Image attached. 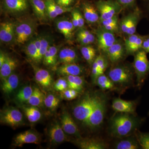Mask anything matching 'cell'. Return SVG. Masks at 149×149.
Masks as SVG:
<instances>
[{
  "instance_id": "cell-1",
  "label": "cell",
  "mask_w": 149,
  "mask_h": 149,
  "mask_svg": "<svg viewBox=\"0 0 149 149\" xmlns=\"http://www.w3.org/2000/svg\"><path fill=\"white\" fill-rule=\"evenodd\" d=\"M141 122L135 115L117 113L111 119V134L120 139L131 136L137 131Z\"/></svg>"
},
{
  "instance_id": "cell-2",
  "label": "cell",
  "mask_w": 149,
  "mask_h": 149,
  "mask_svg": "<svg viewBox=\"0 0 149 149\" xmlns=\"http://www.w3.org/2000/svg\"><path fill=\"white\" fill-rule=\"evenodd\" d=\"M107 100L103 95H96L95 102L91 114L85 123L90 128H98L103 122L106 109Z\"/></svg>"
},
{
  "instance_id": "cell-3",
  "label": "cell",
  "mask_w": 149,
  "mask_h": 149,
  "mask_svg": "<svg viewBox=\"0 0 149 149\" xmlns=\"http://www.w3.org/2000/svg\"><path fill=\"white\" fill-rule=\"evenodd\" d=\"M107 76L115 86L119 87H128L133 82V70L127 65H120L113 68L109 71Z\"/></svg>"
},
{
  "instance_id": "cell-4",
  "label": "cell",
  "mask_w": 149,
  "mask_h": 149,
  "mask_svg": "<svg viewBox=\"0 0 149 149\" xmlns=\"http://www.w3.org/2000/svg\"><path fill=\"white\" fill-rule=\"evenodd\" d=\"M133 68L137 77V85L141 87L149 74V61L147 53L141 49L134 56Z\"/></svg>"
},
{
  "instance_id": "cell-5",
  "label": "cell",
  "mask_w": 149,
  "mask_h": 149,
  "mask_svg": "<svg viewBox=\"0 0 149 149\" xmlns=\"http://www.w3.org/2000/svg\"><path fill=\"white\" fill-rule=\"evenodd\" d=\"M96 95L87 94L73 108L72 113L74 117L85 124L91 114L95 102Z\"/></svg>"
},
{
  "instance_id": "cell-6",
  "label": "cell",
  "mask_w": 149,
  "mask_h": 149,
  "mask_svg": "<svg viewBox=\"0 0 149 149\" xmlns=\"http://www.w3.org/2000/svg\"><path fill=\"white\" fill-rule=\"evenodd\" d=\"M96 7L100 15V21L108 19L117 15L121 9L118 2L111 1L100 0L96 3Z\"/></svg>"
},
{
  "instance_id": "cell-7",
  "label": "cell",
  "mask_w": 149,
  "mask_h": 149,
  "mask_svg": "<svg viewBox=\"0 0 149 149\" xmlns=\"http://www.w3.org/2000/svg\"><path fill=\"white\" fill-rule=\"evenodd\" d=\"M34 24L29 21H23L15 25V40L16 42L23 45L30 40L35 32Z\"/></svg>"
},
{
  "instance_id": "cell-8",
  "label": "cell",
  "mask_w": 149,
  "mask_h": 149,
  "mask_svg": "<svg viewBox=\"0 0 149 149\" xmlns=\"http://www.w3.org/2000/svg\"><path fill=\"white\" fill-rule=\"evenodd\" d=\"M23 121L22 113L15 108H8L1 113V122L3 124L15 127L21 125Z\"/></svg>"
},
{
  "instance_id": "cell-9",
  "label": "cell",
  "mask_w": 149,
  "mask_h": 149,
  "mask_svg": "<svg viewBox=\"0 0 149 149\" xmlns=\"http://www.w3.org/2000/svg\"><path fill=\"white\" fill-rule=\"evenodd\" d=\"M99 49L105 52L108 49L116 42L114 33L108 31L103 27L97 30L96 33Z\"/></svg>"
},
{
  "instance_id": "cell-10",
  "label": "cell",
  "mask_w": 149,
  "mask_h": 149,
  "mask_svg": "<svg viewBox=\"0 0 149 149\" xmlns=\"http://www.w3.org/2000/svg\"><path fill=\"white\" fill-rule=\"evenodd\" d=\"M136 105L137 104L134 101L125 100L117 98L113 101L112 107L117 113L135 115Z\"/></svg>"
},
{
  "instance_id": "cell-11",
  "label": "cell",
  "mask_w": 149,
  "mask_h": 149,
  "mask_svg": "<svg viewBox=\"0 0 149 149\" xmlns=\"http://www.w3.org/2000/svg\"><path fill=\"white\" fill-rule=\"evenodd\" d=\"M61 121V125L65 133L80 138L78 127L69 113L64 111L62 115Z\"/></svg>"
},
{
  "instance_id": "cell-12",
  "label": "cell",
  "mask_w": 149,
  "mask_h": 149,
  "mask_svg": "<svg viewBox=\"0 0 149 149\" xmlns=\"http://www.w3.org/2000/svg\"><path fill=\"white\" fill-rule=\"evenodd\" d=\"M40 141V138L37 133L32 130H27L16 136L13 141V145L15 146L20 147L24 144H39Z\"/></svg>"
},
{
  "instance_id": "cell-13",
  "label": "cell",
  "mask_w": 149,
  "mask_h": 149,
  "mask_svg": "<svg viewBox=\"0 0 149 149\" xmlns=\"http://www.w3.org/2000/svg\"><path fill=\"white\" fill-rule=\"evenodd\" d=\"M56 26L58 30L68 40L72 39L75 27L72 20L67 18L57 19L56 20Z\"/></svg>"
},
{
  "instance_id": "cell-14",
  "label": "cell",
  "mask_w": 149,
  "mask_h": 149,
  "mask_svg": "<svg viewBox=\"0 0 149 149\" xmlns=\"http://www.w3.org/2000/svg\"><path fill=\"white\" fill-rule=\"evenodd\" d=\"M46 12L48 18L54 19L57 17L72 10L71 7L65 8L59 5L54 0H45Z\"/></svg>"
},
{
  "instance_id": "cell-15",
  "label": "cell",
  "mask_w": 149,
  "mask_h": 149,
  "mask_svg": "<svg viewBox=\"0 0 149 149\" xmlns=\"http://www.w3.org/2000/svg\"><path fill=\"white\" fill-rule=\"evenodd\" d=\"M15 39V24L10 22H4L0 24V40L10 43Z\"/></svg>"
},
{
  "instance_id": "cell-16",
  "label": "cell",
  "mask_w": 149,
  "mask_h": 149,
  "mask_svg": "<svg viewBox=\"0 0 149 149\" xmlns=\"http://www.w3.org/2000/svg\"><path fill=\"white\" fill-rule=\"evenodd\" d=\"M61 125L58 122L54 123L49 130V138L50 141L53 143H61L66 141V136Z\"/></svg>"
},
{
  "instance_id": "cell-17",
  "label": "cell",
  "mask_w": 149,
  "mask_h": 149,
  "mask_svg": "<svg viewBox=\"0 0 149 149\" xmlns=\"http://www.w3.org/2000/svg\"><path fill=\"white\" fill-rule=\"evenodd\" d=\"M3 4L6 10L13 13H19L27 10V0H3Z\"/></svg>"
},
{
  "instance_id": "cell-18",
  "label": "cell",
  "mask_w": 149,
  "mask_h": 149,
  "mask_svg": "<svg viewBox=\"0 0 149 149\" xmlns=\"http://www.w3.org/2000/svg\"><path fill=\"white\" fill-rule=\"evenodd\" d=\"M83 15L85 20L90 23H95L100 20V14L97 8L88 2L82 4Z\"/></svg>"
},
{
  "instance_id": "cell-19",
  "label": "cell",
  "mask_w": 149,
  "mask_h": 149,
  "mask_svg": "<svg viewBox=\"0 0 149 149\" xmlns=\"http://www.w3.org/2000/svg\"><path fill=\"white\" fill-rule=\"evenodd\" d=\"M125 50V46L122 43L116 42L108 49L106 53L110 61L112 63H116L123 58Z\"/></svg>"
},
{
  "instance_id": "cell-20",
  "label": "cell",
  "mask_w": 149,
  "mask_h": 149,
  "mask_svg": "<svg viewBox=\"0 0 149 149\" xmlns=\"http://www.w3.org/2000/svg\"><path fill=\"white\" fill-rule=\"evenodd\" d=\"M56 71L58 75L61 76L80 75L84 72V69L76 63H71L62 65L57 68Z\"/></svg>"
},
{
  "instance_id": "cell-21",
  "label": "cell",
  "mask_w": 149,
  "mask_h": 149,
  "mask_svg": "<svg viewBox=\"0 0 149 149\" xmlns=\"http://www.w3.org/2000/svg\"><path fill=\"white\" fill-rule=\"evenodd\" d=\"M33 11L39 21L45 22L47 19L45 2L43 0H29Z\"/></svg>"
},
{
  "instance_id": "cell-22",
  "label": "cell",
  "mask_w": 149,
  "mask_h": 149,
  "mask_svg": "<svg viewBox=\"0 0 149 149\" xmlns=\"http://www.w3.org/2000/svg\"><path fill=\"white\" fill-rule=\"evenodd\" d=\"M78 59L77 53L71 48H63L59 52L58 61L61 64L76 63Z\"/></svg>"
},
{
  "instance_id": "cell-23",
  "label": "cell",
  "mask_w": 149,
  "mask_h": 149,
  "mask_svg": "<svg viewBox=\"0 0 149 149\" xmlns=\"http://www.w3.org/2000/svg\"><path fill=\"white\" fill-rule=\"evenodd\" d=\"M36 82L44 88H48L52 83V78L49 71L46 69L37 68L35 69Z\"/></svg>"
},
{
  "instance_id": "cell-24",
  "label": "cell",
  "mask_w": 149,
  "mask_h": 149,
  "mask_svg": "<svg viewBox=\"0 0 149 149\" xmlns=\"http://www.w3.org/2000/svg\"><path fill=\"white\" fill-rule=\"evenodd\" d=\"M78 147L82 149H104L107 145L103 141L94 139H81L77 141Z\"/></svg>"
},
{
  "instance_id": "cell-25",
  "label": "cell",
  "mask_w": 149,
  "mask_h": 149,
  "mask_svg": "<svg viewBox=\"0 0 149 149\" xmlns=\"http://www.w3.org/2000/svg\"><path fill=\"white\" fill-rule=\"evenodd\" d=\"M58 46L51 45L43 57L44 64L46 66L55 67L58 60Z\"/></svg>"
},
{
  "instance_id": "cell-26",
  "label": "cell",
  "mask_w": 149,
  "mask_h": 149,
  "mask_svg": "<svg viewBox=\"0 0 149 149\" xmlns=\"http://www.w3.org/2000/svg\"><path fill=\"white\" fill-rule=\"evenodd\" d=\"M19 83V78L17 74L12 73L3 80L1 88L5 94L9 95L17 88Z\"/></svg>"
},
{
  "instance_id": "cell-27",
  "label": "cell",
  "mask_w": 149,
  "mask_h": 149,
  "mask_svg": "<svg viewBox=\"0 0 149 149\" xmlns=\"http://www.w3.org/2000/svg\"><path fill=\"white\" fill-rule=\"evenodd\" d=\"M116 149H138L141 148L139 141L136 137L129 136L120 139L115 145Z\"/></svg>"
},
{
  "instance_id": "cell-28",
  "label": "cell",
  "mask_w": 149,
  "mask_h": 149,
  "mask_svg": "<svg viewBox=\"0 0 149 149\" xmlns=\"http://www.w3.org/2000/svg\"><path fill=\"white\" fill-rule=\"evenodd\" d=\"M17 66V62L14 59L8 56L4 63L0 67V76L2 80L5 79L13 73Z\"/></svg>"
},
{
  "instance_id": "cell-29",
  "label": "cell",
  "mask_w": 149,
  "mask_h": 149,
  "mask_svg": "<svg viewBox=\"0 0 149 149\" xmlns=\"http://www.w3.org/2000/svg\"><path fill=\"white\" fill-rule=\"evenodd\" d=\"M76 36L77 41L84 46L91 45L95 40V37L92 32L83 28L79 29Z\"/></svg>"
},
{
  "instance_id": "cell-30",
  "label": "cell",
  "mask_w": 149,
  "mask_h": 149,
  "mask_svg": "<svg viewBox=\"0 0 149 149\" xmlns=\"http://www.w3.org/2000/svg\"><path fill=\"white\" fill-rule=\"evenodd\" d=\"M67 81L68 88L74 89L81 93L84 85V80L80 75H68L65 76Z\"/></svg>"
},
{
  "instance_id": "cell-31",
  "label": "cell",
  "mask_w": 149,
  "mask_h": 149,
  "mask_svg": "<svg viewBox=\"0 0 149 149\" xmlns=\"http://www.w3.org/2000/svg\"><path fill=\"white\" fill-rule=\"evenodd\" d=\"M45 99L42 91L39 88L35 87L33 88V93L27 103L32 106L40 107L44 104Z\"/></svg>"
},
{
  "instance_id": "cell-32",
  "label": "cell",
  "mask_w": 149,
  "mask_h": 149,
  "mask_svg": "<svg viewBox=\"0 0 149 149\" xmlns=\"http://www.w3.org/2000/svg\"><path fill=\"white\" fill-rule=\"evenodd\" d=\"M23 109L25 115L29 122H37L41 118L42 114L37 107L32 106L30 107H24Z\"/></svg>"
},
{
  "instance_id": "cell-33",
  "label": "cell",
  "mask_w": 149,
  "mask_h": 149,
  "mask_svg": "<svg viewBox=\"0 0 149 149\" xmlns=\"http://www.w3.org/2000/svg\"><path fill=\"white\" fill-rule=\"evenodd\" d=\"M96 83L100 88L103 91L113 90L116 88L109 77L104 74V73L101 74L98 77Z\"/></svg>"
},
{
  "instance_id": "cell-34",
  "label": "cell",
  "mask_w": 149,
  "mask_h": 149,
  "mask_svg": "<svg viewBox=\"0 0 149 149\" xmlns=\"http://www.w3.org/2000/svg\"><path fill=\"white\" fill-rule=\"evenodd\" d=\"M81 54L85 60L89 64H93V62L95 59L96 50L92 46H84L80 49Z\"/></svg>"
},
{
  "instance_id": "cell-35",
  "label": "cell",
  "mask_w": 149,
  "mask_h": 149,
  "mask_svg": "<svg viewBox=\"0 0 149 149\" xmlns=\"http://www.w3.org/2000/svg\"><path fill=\"white\" fill-rule=\"evenodd\" d=\"M25 52L28 57L36 63H40L39 53L35 45L34 39L29 41L25 47Z\"/></svg>"
},
{
  "instance_id": "cell-36",
  "label": "cell",
  "mask_w": 149,
  "mask_h": 149,
  "mask_svg": "<svg viewBox=\"0 0 149 149\" xmlns=\"http://www.w3.org/2000/svg\"><path fill=\"white\" fill-rule=\"evenodd\" d=\"M33 88L29 86H24L19 90L16 94L17 100L21 103L27 102L33 93Z\"/></svg>"
},
{
  "instance_id": "cell-37",
  "label": "cell",
  "mask_w": 149,
  "mask_h": 149,
  "mask_svg": "<svg viewBox=\"0 0 149 149\" xmlns=\"http://www.w3.org/2000/svg\"><path fill=\"white\" fill-rule=\"evenodd\" d=\"M129 27L126 32V34L129 35H133L136 33V28L139 22L140 17V12L139 10H136V12L132 13Z\"/></svg>"
},
{
  "instance_id": "cell-38",
  "label": "cell",
  "mask_w": 149,
  "mask_h": 149,
  "mask_svg": "<svg viewBox=\"0 0 149 149\" xmlns=\"http://www.w3.org/2000/svg\"><path fill=\"white\" fill-rule=\"evenodd\" d=\"M136 136L141 148L149 149V133H142L137 130Z\"/></svg>"
},
{
  "instance_id": "cell-39",
  "label": "cell",
  "mask_w": 149,
  "mask_h": 149,
  "mask_svg": "<svg viewBox=\"0 0 149 149\" xmlns=\"http://www.w3.org/2000/svg\"><path fill=\"white\" fill-rule=\"evenodd\" d=\"M59 102V100L52 94L48 95L45 97L44 100L45 105L51 110H54L56 108Z\"/></svg>"
},
{
  "instance_id": "cell-40",
  "label": "cell",
  "mask_w": 149,
  "mask_h": 149,
  "mask_svg": "<svg viewBox=\"0 0 149 149\" xmlns=\"http://www.w3.org/2000/svg\"><path fill=\"white\" fill-rule=\"evenodd\" d=\"M40 40L41 47L40 52V61H42L44 55L51 45L50 40L47 36L40 37Z\"/></svg>"
},
{
  "instance_id": "cell-41",
  "label": "cell",
  "mask_w": 149,
  "mask_h": 149,
  "mask_svg": "<svg viewBox=\"0 0 149 149\" xmlns=\"http://www.w3.org/2000/svg\"><path fill=\"white\" fill-rule=\"evenodd\" d=\"M79 93H80L76 90L70 88H68L66 90L61 92L62 97L68 100H71L76 98L79 95Z\"/></svg>"
},
{
  "instance_id": "cell-42",
  "label": "cell",
  "mask_w": 149,
  "mask_h": 149,
  "mask_svg": "<svg viewBox=\"0 0 149 149\" xmlns=\"http://www.w3.org/2000/svg\"><path fill=\"white\" fill-rule=\"evenodd\" d=\"M98 65L99 71L100 74H104L107 68L108 61L104 56L100 55L97 56L95 58Z\"/></svg>"
},
{
  "instance_id": "cell-43",
  "label": "cell",
  "mask_w": 149,
  "mask_h": 149,
  "mask_svg": "<svg viewBox=\"0 0 149 149\" xmlns=\"http://www.w3.org/2000/svg\"><path fill=\"white\" fill-rule=\"evenodd\" d=\"M54 88L56 91L61 92L68 88V84L66 78L63 77L59 78L55 83Z\"/></svg>"
},
{
  "instance_id": "cell-44",
  "label": "cell",
  "mask_w": 149,
  "mask_h": 149,
  "mask_svg": "<svg viewBox=\"0 0 149 149\" xmlns=\"http://www.w3.org/2000/svg\"><path fill=\"white\" fill-rule=\"evenodd\" d=\"M144 37L139 36L137 42L134 45L132 46L129 49L126 51L127 54H133L137 52L138 51L142 49L143 42Z\"/></svg>"
},
{
  "instance_id": "cell-45",
  "label": "cell",
  "mask_w": 149,
  "mask_h": 149,
  "mask_svg": "<svg viewBox=\"0 0 149 149\" xmlns=\"http://www.w3.org/2000/svg\"><path fill=\"white\" fill-rule=\"evenodd\" d=\"M132 14L130 13L122 19L120 21V27L123 33L126 34L130 24Z\"/></svg>"
},
{
  "instance_id": "cell-46",
  "label": "cell",
  "mask_w": 149,
  "mask_h": 149,
  "mask_svg": "<svg viewBox=\"0 0 149 149\" xmlns=\"http://www.w3.org/2000/svg\"><path fill=\"white\" fill-rule=\"evenodd\" d=\"M139 36L140 35H136L135 34L128 36V37L125 40V41L124 46H125V52L135 45Z\"/></svg>"
},
{
  "instance_id": "cell-47",
  "label": "cell",
  "mask_w": 149,
  "mask_h": 149,
  "mask_svg": "<svg viewBox=\"0 0 149 149\" xmlns=\"http://www.w3.org/2000/svg\"><path fill=\"white\" fill-rule=\"evenodd\" d=\"M101 74L100 71H99L98 65L96 61V59H95L92 64V79H93V81L94 83H96L97 78Z\"/></svg>"
},
{
  "instance_id": "cell-48",
  "label": "cell",
  "mask_w": 149,
  "mask_h": 149,
  "mask_svg": "<svg viewBox=\"0 0 149 149\" xmlns=\"http://www.w3.org/2000/svg\"><path fill=\"white\" fill-rule=\"evenodd\" d=\"M102 25V27L107 25H113V24H118V18L117 15H115L111 18L108 19H104L100 21Z\"/></svg>"
},
{
  "instance_id": "cell-49",
  "label": "cell",
  "mask_w": 149,
  "mask_h": 149,
  "mask_svg": "<svg viewBox=\"0 0 149 149\" xmlns=\"http://www.w3.org/2000/svg\"><path fill=\"white\" fill-rule=\"evenodd\" d=\"M77 15V20L78 22V27L79 29L83 28L85 24V18L83 16V14L77 9H75Z\"/></svg>"
},
{
  "instance_id": "cell-50",
  "label": "cell",
  "mask_w": 149,
  "mask_h": 149,
  "mask_svg": "<svg viewBox=\"0 0 149 149\" xmlns=\"http://www.w3.org/2000/svg\"><path fill=\"white\" fill-rule=\"evenodd\" d=\"M56 3L62 7H70V6L74 3V0H54Z\"/></svg>"
},
{
  "instance_id": "cell-51",
  "label": "cell",
  "mask_w": 149,
  "mask_h": 149,
  "mask_svg": "<svg viewBox=\"0 0 149 149\" xmlns=\"http://www.w3.org/2000/svg\"><path fill=\"white\" fill-rule=\"evenodd\" d=\"M135 0H118V2L121 6L126 7L131 6L134 4Z\"/></svg>"
},
{
  "instance_id": "cell-52",
  "label": "cell",
  "mask_w": 149,
  "mask_h": 149,
  "mask_svg": "<svg viewBox=\"0 0 149 149\" xmlns=\"http://www.w3.org/2000/svg\"><path fill=\"white\" fill-rule=\"evenodd\" d=\"M72 24L75 28H78V22L77 20V15H76V12H75V9L72 10Z\"/></svg>"
},
{
  "instance_id": "cell-53",
  "label": "cell",
  "mask_w": 149,
  "mask_h": 149,
  "mask_svg": "<svg viewBox=\"0 0 149 149\" xmlns=\"http://www.w3.org/2000/svg\"><path fill=\"white\" fill-rule=\"evenodd\" d=\"M7 56H8L6 55L3 52L1 51V54H0V67L4 63L6 60Z\"/></svg>"
},
{
  "instance_id": "cell-54",
  "label": "cell",
  "mask_w": 149,
  "mask_h": 149,
  "mask_svg": "<svg viewBox=\"0 0 149 149\" xmlns=\"http://www.w3.org/2000/svg\"><path fill=\"white\" fill-rule=\"evenodd\" d=\"M145 37H146V39L147 41H148V42L149 44V35H148V36H146Z\"/></svg>"
},
{
  "instance_id": "cell-55",
  "label": "cell",
  "mask_w": 149,
  "mask_h": 149,
  "mask_svg": "<svg viewBox=\"0 0 149 149\" xmlns=\"http://www.w3.org/2000/svg\"><path fill=\"white\" fill-rule=\"evenodd\" d=\"M147 1H148V3L149 6V0H147Z\"/></svg>"
}]
</instances>
